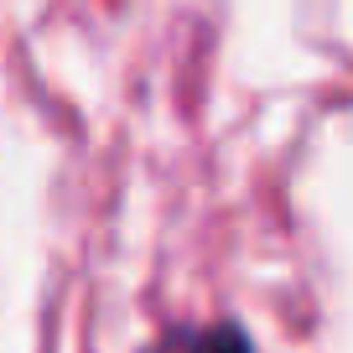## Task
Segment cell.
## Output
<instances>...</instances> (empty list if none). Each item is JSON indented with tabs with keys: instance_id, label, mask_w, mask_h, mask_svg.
<instances>
[{
	"instance_id": "cell-1",
	"label": "cell",
	"mask_w": 353,
	"mask_h": 353,
	"mask_svg": "<svg viewBox=\"0 0 353 353\" xmlns=\"http://www.w3.org/2000/svg\"><path fill=\"white\" fill-rule=\"evenodd\" d=\"M141 353H254L250 348V332L239 322H213V327H166L151 348Z\"/></svg>"
}]
</instances>
